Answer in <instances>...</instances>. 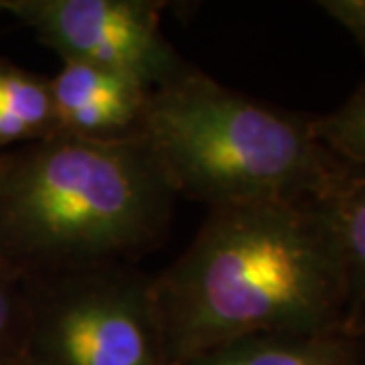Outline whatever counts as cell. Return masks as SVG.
Instances as JSON below:
<instances>
[{
  "label": "cell",
  "instance_id": "6da1fadb",
  "mask_svg": "<svg viewBox=\"0 0 365 365\" xmlns=\"http://www.w3.org/2000/svg\"><path fill=\"white\" fill-rule=\"evenodd\" d=\"M150 282L169 365L256 333L364 327L349 317L319 199L209 209L193 242Z\"/></svg>",
  "mask_w": 365,
  "mask_h": 365
},
{
  "label": "cell",
  "instance_id": "7a4b0ae2",
  "mask_svg": "<svg viewBox=\"0 0 365 365\" xmlns=\"http://www.w3.org/2000/svg\"><path fill=\"white\" fill-rule=\"evenodd\" d=\"M175 191L143 132H53L0 155V256L29 280L126 264L167 232Z\"/></svg>",
  "mask_w": 365,
  "mask_h": 365
},
{
  "label": "cell",
  "instance_id": "3957f363",
  "mask_svg": "<svg viewBox=\"0 0 365 365\" xmlns=\"http://www.w3.org/2000/svg\"><path fill=\"white\" fill-rule=\"evenodd\" d=\"M140 132L175 195L209 209L321 199L347 167L317 138L313 118L197 69L150 91Z\"/></svg>",
  "mask_w": 365,
  "mask_h": 365
},
{
  "label": "cell",
  "instance_id": "277c9868",
  "mask_svg": "<svg viewBox=\"0 0 365 365\" xmlns=\"http://www.w3.org/2000/svg\"><path fill=\"white\" fill-rule=\"evenodd\" d=\"M23 365H169L150 278L110 264L31 280Z\"/></svg>",
  "mask_w": 365,
  "mask_h": 365
},
{
  "label": "cell",
  "instance_id": "5b68a950",
  "mask_svg": "<svg viewBox=\"0 0 365 365\" xmlns=\"http://www.w3.org/2000/svg\"><path fill=\"white\" fill-rule=\"evenodd\" d=\"M153 0H0V14L55 51L61 61L104 67L157 90L191 67L160 29Z\"/></svg>",
  "mask_w": 365,
  "mask_h": 365
},
{
  "label": "cell",
  "instance_id": "8992f818",
  "mask_svg": "<svg viewBox=\"0 0 365 365\" xmlns=\"http://www.w3.org/2000/svg\"><path fill=\"white\" fill-rule=\"evenodd\" d=\"M51 81L55 132L78 138H118L140 130L150 90L104 67L61 61Z\"/></svg>",
  "mask_w": 365,
  "mask_h": 365
},
{
  "label": "cell",
  "instance_id": "52a82bcc",
  "mask_svg": "<svg viewBox=\"0 0 365 365\" xmlns=\"http://www.w3.org/2000/svg\"><path fill=\"white\" fill-rule=\"evenodd\" d=\"M364 329L256 333L197 353L181 365H361Z\"/></svg>",
  "mask_w": 365,
  "mask_h": 365
},
{
  "label": "cell",
  "instance_id": "ba28073f",
  "mask_svg": "<svg viewBox=\"0 0 365 365\" xmlns=\"http://www.w3.org/2000/svg\"><path fill=\"white\" fill-rule=\"evenodd\" d=\"M319 203L339 250L349 317L365 325V169L347 165Z\"/></svg>",
  "mask_w": 365,
  "mask_h": 365
},
{
  "label": "cell",
  "instance_id": "9c48e42d",
  "mask_svg": "<svg viewBox=\"0 0 365 365\" xmlns=\"http://www.w3.org/2000/svg\"><path fill=\"white\" fill-rule=\"evenodd\" d=\"M55 132L51 81L0 59V155Z\"/></svg>",
  "mask_w": 365,
  "mask_h": 365
},
{
  "label": "cell",
  "instance_id": "30bf717a",
  "mask_svg": "<svg viewBox=\"0 0 365 365\" xmlns=\"http://www.w3.org/2000/svg\"><path fill=\"white\" fill-rule=\"evenodd\" d=\"M313 126L339 160L365 169V81L337 110L313 118Z\"/></svg>",
  "mask_w": 365,
  "mask_h": 365
},
{
  "label": "cell",
  "instance_id": "8fae6325",
  "mask_svg": "<svg viewBox=\"0 0 365 365\" xmlns=\"http://www.w3.org/2000/svg\"><path fill=\"white\" fill-rule=\"evenodd\" d=\"M31 280L0 256V365H23Z\"/></svg>",
  "mask_w": 365,
  "mask_h": 365
},
{
  "label": "cell",
  "instance_id": "7c38bea8",
  "mask_svg": "<svg viewBox=\"0 0 365 365\" xmlns=\"http://www.w3.org/2000/svg\"><path fill=\"white\" fill-rule=\"evenodd\" d=\"M317 6L351 35L365 59V0H319Z\"/></svg>",
  "mask_w": 365,
  "mask_h": 365
},
{
  "label": "cell",
  "instance_id": "4fadbf2b",
  "mask_svg": "<svg viewBox=\"0 0 365 365\" xmlns=\"http://www.w3.org/2000/svg\"><path fill=\"white\" fill-rule=\"evenodd\" d=\"M361 365H365V329L361 333Z\"/></svg>",
  "mask_w": 365,
  "mask_h": 365
}]
</instances>
